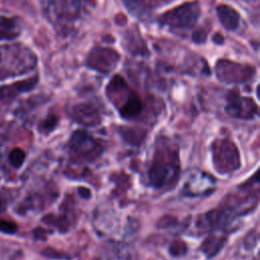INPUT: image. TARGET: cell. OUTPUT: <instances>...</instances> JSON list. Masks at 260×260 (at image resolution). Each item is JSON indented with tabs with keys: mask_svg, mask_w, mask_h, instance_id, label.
<instances>
[{
	"mask_svg": "<svg viewBox=\"0 0 260 260\" xmlns=\"http://www.w3.org/2000/svg\"><path fill=\"white\" fill-rule=\"evenodd\" d=\"M94 4L95 0H41L45 17L62 36L72 32Z\"/></svg>",
	"mask_w": 260,
	"mask_h": 260,
	"instance_id": "obj_1",
	"label": "cell"
},
{
	"mask_svg": "<svg viewBox=\"0 0 260 260\" xmlns=\"http://www.w3.org/2000/svg\"><path fill=\"white\" fill-rule=\"evenodd\" d=\"M38 63L35 52L21 43L0 45V81L32 71Z\"/></svg>",
	"mask_w": 260,
	"mask_h": 260,
	"instance_id": "obj_2",
	"label": "cell"
},
{
	"mask_svg": "<svg viewBox=\"0 0 260 260\" xmlns=\"http://www.w3.org/2000/svg\"><path fill=\"white\" fill-rule=\"evenodd\" d=\"M108 98L115 104L120 115L125 119H132L143 111V103L139 95L131 90L127 82L120 75H115L107 86Z\"/></svg>",
	"mask_w": 260,
	"mask_h": 260,
	"instance_id": "obj_3",
	"label": "cell"
},
{
	"mask_svg": "<svg viewBox=\"0 0 260 260\" xmlns=\"http://www.w3.org/2000/svg\"><path fill=\"white\" fill-rule=\"evenodd\" d=\"M179 158L177 150L161 148L156 150L153 162L148 171L149 183L155 188H161L174 182L179 175Z\"/></svg>",
	"mask_w": 260,
	"mask_h": 260,
	"instance_id": "obj_4",
	"label": "cell"
},
{
	"mask_svg": "<svg viewBox=\"0 0 260 260\" xmlns=\"http://www.w3.org/2000/svg\"><path fill=\"white\" fill-rule=\"evenodd\" d=\"M200 14V3L198 1H189L160 14L158 22L172 31H185L196 24Z\"/></svg>",
	"mask_w": 260,
	"mask_h": 260,
	"instance_id": "obj_5",
	"label": "cell"
},
{
	"mask_svg": "<svg viewBox=\"0 0 260 260\" xmlns=\"http://www.w3.org/2000/svg\"><path fill=\"white\" fill-rule=\"evenodd\" d=\"M105 149V143L83 130L72 133L69 141V153L73 162L83 164L96 159Z\"/></svg>",
	"mask_w": 260,
	"mask_h": 260,
	"instance_id": "obj_6",
	"label": "cell"
},
{
	"mask_svg": "<svg viewBox=\"0 0 260 260\" xmlns=\"http://www.w3.org/2000/svg\"><path fill=\"white\" fill-rule=\"evenodd\" d=\"M211 149L213 165L218 173H232L240 168V153L232 140L217 139L212 143Z\"/></svg>",
	"mask_w": 260,
	"mask_h": 260,
	"instance_id": "obj_7",
	"label": "cell"
},
{
	"mask_svg": "<svg viewBox=\"0 0 260 260\" xmlns=\"http://www.w3.org/2000/svg\"><path fill=\"white\" fill-rule=\"evenodd\" d=\"M215 72L217 78L222 82L241 83L249 80L254 75L255 69L250 65H243L221 59L215 65Z\"/></svg>",
	"mask_w": 260,
	"mask_h": 260,
	"instance_id": "obj_8",
	"label": "cell"
},
{
	"mask_svg": "<svg viewBox=\"0 0 260 260\" xmlns=\"http://www.w3.org/2000/svg\"><path fill=\"white\" fill-rule=\"evenodd\" d=\"M119 60L120 55L116 50L105 47H95L89 52L86 64L89 68L98 72L109 73L115 69Z\"/></svg>",
	"mask_w": 260,
	"mask_h": 260,
	"instance_id": "obj_9",
	"label": "cell"
},
{
	"mask_svg": "<svg viewBox=\"0 0 260 260\" xmlns=\"http://www.w3.org/2000/svg\"><path fill=\"white\" fill-rule=\"evenodd\" d=\"M224 110L229 116L238 119H253L258 113L257 105L253 99L240 96L238 93L229 96Z\"/></svg>",
	"mask_w": 260,
	"mask_h": 260,
	"instance_id": "obj_10",
	"label": "cell"
},
{
	"mask_svg": "<svg viewBox=\"0 0 260 260\" xmlns=\"http://www.w3.org/2000/svg\"><path fill=\"white\" fill-rule=\"evenodd\" d=\"M126 9L141 21H147L152 16V10L168 4L173 0H122Z\"/></svg>",
	"mask_w": 260,
	"mask_h": 260,
	"instance_id": "obj_11",
	"label": "cell"
},
{
	"mask_svg": "<svg viewBox=\"0 0 260 260\" xmlns=\"http://www.w3.org/2000/svg\"><path fill=\"white\" fill-rule=\"evenodd\" d=\"M38 76L17 81L11 84L3 85L0 87V107L7 106L13 102L19 94L31 90L38 83Z\"/></svg>",
	"mask_w": 260,
	"mask_h": 260,
	"instance_id": "obj_12",
	"label": "cell"
},
{
	"mask_svg": "<svg viewBox=\"0 0 260 260\" xmlns=\"http://www.w3.org/2000/svg\"><path fill=\"white\" fill-rule=\"evenodd\" d=\"M72 118L83 126L93 127L101 123V115L99 109L92 103H80L75 105L71 111Z\"/></svg>",
	"mask_w": 260,
	"mask_h": 260,
	"instance_id": "obj_13",
	"label": "cell"
},
{
	"mask_svg": "<svg viewBox=\"0 0 260 260\" xmlns=\"http://www.w3.org/2000/svg\"><path fill=\"white\" fill-rule=\"evenodd\" d=\"M22 24L18 17L0 14V41H11L18 38Z\"/></svg>",
	"mask_w": 260,
	"mask_h": 260,
	"instance_id": "obj_14",
	"label": "cell"
},
{
	"mask_svg": "<svg viewBox=\"0 0 260 260\" xmlns=\"http://www.w3.org/2000/svg\"><path fill=\"white\" fill-rule=\"evenodd\" d=\"M216 12L220 23L226 30L235 31L239 27L240 14L235 8L226 4H221L217 6Z\"/></svg>",
	"mask_w": 260,
	"mask_h": 260,
	"instance_id": "obj_15",
	"label": "cell"
},
{
	"mask_svg": "<svg viewBox=\"0 0 260 260\" xmlns=\"http://www.w3.org/2000/svg\"><path fill=\"white\" fill-rule=\"evenodd\" d=\"M124 47L134 55H146L147 47L141 38L139 30L129 29L124 37Z\"/></svg>",
	"mask_w": 260,
	"mask_h": 260,
	"instance_id": "obj_16",
	"label": "cell"
},
{
	"mask_svg": "<svg viewBox=\"0 0 260 260\" xmlns=\"http://www.w3.org/2000/svg\"><path fill=\"white\" fill-rule=\"evenodd\" d=\"M120 133L125 141L135 146L140 145L146 135L145 130L138 127H122Z\"/></svg>",
	"mask_w": 260,
	"mask_h": 260,
	"instance_id": "obj_17",
	"label": "cell"
},
{
	"mask_svg": "<svg viewBox=\"0 0 260 260\" xmlns=\"http://www.w3.org/2000/svg\"><path fill=\"white\" fill-rule=\"evenodd\" d=\"M225 241H226V238L224 236L219 237V236L212 235L209 238H207L205 242L202 244V251L208 257H212L216 253H218V251L224 245Z\"/></svg>",
	"mask_w": 260,
	"mask_h": 260,
	"instance_id": "obj_18",
	"label": "cell"
},
{
	"mask_svg": "<svg viewBox=\"0 0 260 260\" xmlns=\"http://www.w3.org/2000/svg\"><path fill=\"white\" fill-rule=\"evenodd\" d=\"M8 158H9L10 165L13 168H20L22 166V164L24 162L25 153L21 148L15 147L10 151V153L8 155Z\"/></svg>",
	"mask_w": 260,
	"mask_h": 260,
	"instance_id": "obj_19",
	"label": "cell"
},
{
	"mask_svg": "<svg viewBox=\"0 0 260 260\" xmlns=\"http://www.w3.org/2000/svg\"><path fill=\"white\" fill-rule=\"evenodd\" d=\"M58 123V117L54 114L48 115L41 123H40V131L44 133H50L52 130L55 129Z\"/></svg>",
	"mask_w": 260,
	"mask_h": 260,
	"instance_id": "obj_20",
	"label": "cell"
},
{
	"mask_svg": "<svg viewBox=\"0 0 260 260\" xmlns=\"http://www.w3.org/2000/svg\"><path fill=\"white\" fill-rule=\"evenodd\" d=\"M186 252H187V247L183 241H180V240L174 241L170 246V253L173 256H182V255H185Z\"/></svg>",
	"mask_w": 260,
	"mask_h": 260,
	"instance_id": "obj_21",
	"label": "cell"
},
{
	"mask_svg": "<svg viewBox=\"0 0 260 260\" xmlns=\"http://www.w3.org/2000/svg\"><path fill=\"white\" fill-rule=\"evenodd\" d=\"M16 231H17V225L14 222L0 219V232L4 234H14Z\"/></svg>",
	"mask_w": 260,
	"mask_h": 260,
	"instance_id": "obj_22",
	"label": "cell"
},
{
	"mask_svg": "<svg viewBox=\"0 0 260 260\" xmlns=\"http://www.w3.org/2000/svg\"><path fill=\"white\" fill-rule=\"evenodd\" d=\"M206 38H207V32H206L205 29L202 28V27L196 29V30L192 34V40H193V42L196 43V44L205 43Z\"/></svg>",
	"mask_w": 260,
	"mask_h": 260,
	"instance_id": "obj_23",
	"label": "cell"
},
{
	"mask_svg": "<svg viewBox=\"0 0 260 260\" xmlns=\"http://www.w3.org/2000/svg\"><path fill=\"white\" fill-rule=\"evenodd\" d=\"M43 254L48 257H54V258H63L64 257V254H60L58 251H56L52 248H48L47 250H45L43 252Z\"/></svg>",
	"mask_w": 260,
	"mask_h": 260,
	"instance_id": "obj_24",
	"label": "cell"
},
{
	"mask_svg": "<svg viewBox=\"0 0 260 260\" xmlns=\"http://www.w3.org/2000/svg\"><path fill=\"white\" fill-rule=\"evenodd\" d=\"M7 204V201H6V198L4 197L3 194L0 193V211H2L3 209H5V206Z\"/></svg>",
	"mask_w": 260,
	"mask_h": 260,
	"instance_id": "obj_25",
	"label": "cell"
},
{
	"mask_svg": "<svg viewBox=\"0 0 260 260\" xmlns=\"http://www.w3.org/2000/svg\"><path fill=\"white\" fill-rule=\"evenodd\" d=\"M213 41H214V43H216V44H222L223 43V37L220 35V34H215L214 36H213Z\"/></svg>",
	"mask_w": 260,
	"mask_h": 260,
	"instance_id": "obj_26",
	"label": "cell"
},
{
	"mask_svg": "<svg viewBox=\"0 0 260 260\" xmlns=\"http://www.w3.org/2000/svg\"><path fill=\"white\" fill-rule=\"evenodd\" d=\"M79 193H80V195H82L85 198L90 196V191L86 188H79Z\"/></svg>",
	"mask_w": 260,
	"mask_h": 260,
	"instance_id": "obj_27",
	"label": "cell"
}]
</instances>
